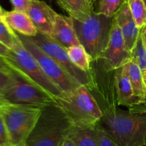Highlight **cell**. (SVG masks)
<instances>
[{"mask_svg":"<svg viewBox=\"0 0 146 146\" xmlns=\"http://www.w3.org/2000/svg\"><path fill=\"white\" fill-rule=\"evenodd\" d=\"M98 125L118 146H146V102L124 110L117 102L101 107Z\"/></svg>","mask_w":146,"mask_h":146,"instance_id":"6da1fadb","label":"cell"},{"mask_svg":"<svg viewBox=\"0 0 146 146\" xmlns=\"http://www.w3.org/2000/svg\"><path fill=\"white\" fill-rule=\"evenodd\" d=\"M73 124L56 103L47 106L42 110L26 146H61Z\"/></svg>","mask_w":146,"mask_h":146,"instance_id":"7a4b0ae2","label":"cell"},{"mask_svg":"<svg viewBox=\"0 0 146 146\" xmlns=\"http://www.w3.org/2000/svg\"><path fill=\"white\" fill-rule=\"evenodd\" d=\"M113 19V17L96 11L84 21L73 19L80 44L85 48L92 61L99 60L108 46Z\"/></svg>","mask_w":146,"mask_h":146,"instance_id":"3957f363","label":"cell"},{"mask_svg":"<svg viewBox=\"0 0 146 146\" xmlns=\"http://www.w3.org/2000/svg\"><path fill=\"white\" fill-rule=\"evenodd\" d=\"M5 59L19 76L42 88L55 100L63 94L62 91L44 73L34 56L25 48L19 37Z\"/></svg>","mask_w":146,"mask_h":146,"instance_id":"277c9868","label":"cell"},{"mask_svg":"<svg viewBox=\"0 0 146 146\" xmlns=\"http://www.w3.org/2000/svg\"><path fill=\"white\" fill-rule=\"evenodd\" d=\"M56 102L74 124L96 125L103 117V113L95 97L88 87L83 84L71 93L63 94L56 99Z\"/></svg>","mask_w":146,"mask_h":146,"instance_id":"5b68a950","label":"cell"},{"mask_svg":"<svg viewBox=\"0 0 146 146\" xmlns=\"http://www.w3.org/2000/svg\"><path fill=\"white\" fill-rule=\"evenodd\" d=\"M42 110L30 106L0 104V113L8 131L11 146H26Z\"/></svg>","mask_w":146,"mask_h":146,"instance_id":"8992f818","label":"cell"},{"mask_svg":"<svg viewBox=\"0 0 146 146\" xmlns=\"http://www.w3.org/2000/svg\"><path fill=\"white\" fill-rule=\"evenodd\" d=\"M17 34L25 48L38 62L47 77L62 91L63 94L71 93L81 85L64 67L37 46L29 37Z\"/></svg>","mask_w":146,"mask_h":146,"instance_id":"52a82bcc","label":"cell"},{"mask_svg":"<svg viewBox=\"0 0 146 146\" xmlns=\"http://www.w3.org/2000/svg\"><path fill=\"white\" fill-rule=\"evenodd\" d=\"M1 103L44 109L56 102L55 98L46 91L19 76L17 82L0 95Z\"/></svg>","mask_w":146,"mask_h":146,"instance_id":"ba28073f","label":"cell"},{"mask_svg":"<svg viewBox=\"0 0 146 146\" xmlns=\"http://www.w3.org/2000/svg\"><path fill=\"white\" fill-rule=\"evenodd\" d=\"M30 38L43 51L64 67L80 84L86 86L88 89L92 87L94 79L91 70L90 72L83 71L74 65L68 56L66 49L59 44L54 37L38 32L35 37Z\"/></svg>","mask_w":146,"mask_h":146,"instance_id":"9c48e42d","label":"cell"},{"mask_svg":"<svg viewBox=\"0 0 146 146\" xmlns=\"http://www.w3.org/2000/svg\"><path fill=\"white\" fill-rule=\"evenodd\" d=\"M131 60L132 53L127 49L119 27L113 19L108 46L96 61L105 71L112 72L123 67Z\"/></svg>","mask_w":146,"mask_h":146,"instance_id":"30bf717a","label":"cell"},{"mask_svg":"<svg viewBox=\"0 0 146 146\" xmlns=\"http://www.w3.org/2000/svg\"><path fill=\"white\" fill-rule=\"evenodd\" d=\"M27 13L38 33L52 35L54 22L58 13L45 1L31 0Z\"/></svg>","mask_w":146,"mask_h":146,"instance_id":"8fae6325","label":"cell"},{"mask_svg":"<svg viewBox=\"0 0 146 146\" xmlns=\"http://www.w3.org/2000/svg\"><path fill=\"white\" fill-rule=\"evenodd\" d=\"M113 19L119 27L127 49L132 53L139 38L141 29L138 28L134 20L127 0L117 11Z\"/></svg>","mask_w":146,"mask_h":146,"instance_id":"7c38bea8","label":"cell"},{"mask_svg":"<svg viewBox=\"0 0 146 146\" xmlns=\"http://www.w3.org/2000/svg\"><path fill=\"white\" fill-rule=\"evenodd\" d=\"M114 84L118 106H125L130 108L144 103L134 94L129 78L123 67L114 70Z\"/></svg>","mask_w":146,"mask_h":146,"instance_id":"4fadbf2b","label":"cell"},{"mask_svg":"<svg viewBox=\"0 0 146 146\" xmlns=\"http://www.w3.org/2000/svg\"><path fill=\"white\" fill-rule=\"evenodd\" d=\"M51 37L66 49L80 44L71 17L57 14Z\"/></svg>","mask_w":146,"mask_h":146,"instance_id":"5bb4252c","label":"cell"},{"mask_svg":"<svg viewBox=\"0 0 146 146\" xmlns=\"http://www.w3.org/2000/svg\"><path fill=\"white\" fill-rule=\"evenodd\" d=\"M2 21L18 34L30 37H35L38 34V31L27 13L20 12L15 10L4 11Z\"/></svg>","mask_w":146,"mask_h":146,"instance_id":"9a60e30c","label":"cell"},{"mask_svg":"<svg viewBox=\"0 0 146 146\" xmlns=\"http://www.w3.org/2000/svg\"><path fill=\"white\" fill-rule=\"evenodd\" d=\"M97 125L73 124L68 137L76 146H98Z\"/></svg>","mask_w":146,"mask_h":146,"instance_id":"2e32d148","label":"cell"},{"mask_svg":"<svg viewBox=\"0 0 146 146\" xmlns=\"http://www.w3.org/2000/svg\"><path fill=\"white\" fill-rule=\"evenodd\" d=\"M61 7L69 17L78 21H84L93 14L94 4L91 0H62Z\"/></svg>","mask_w":146,"mask_h":146,"instance_id":"e0dca14e","label":"cell"},{"mask_svg":"<svg viewBox=\"0 0 146 146\" xmlns=\"http://www.w3.org/2000/svg\"><path fill=\"white\" fill-rule=\"evenodd\" d=\"M123 68L129 78L135 95L143 102H145L146 84L138 66L131 60L125 64Z\"/></svg>","mask_w":146,"mask_h":146,"instance_id":"ac0fdd59","label":"cell"},{"mask_svg":"<svg viewBox=\"0 0 146 146\" xmlns=\"http://www.w3.org/2000/svg\"><path fill=\"white\" fill-rule=\"evenodd\" d=\"M66 50L74 65L83 71H91L92 60L81 44L73 46L66 49Z\"/></svg>","mask_w":146,"mask_h":146,"instance_id":"d6986e66","label":"cell"},{"mask_svg":"<svg viewBox=\"0 0 146 146\" xmlns=\"http://www.w3.org/2000/svg\"><path fill=\"white\" fill-rule=\"evenodd\" d=\"M134 20L138 28L146 25V4L143 0H127Z\"/></svg>","mask_w":146,"mask_h":146,"instance_id":"ffe728a7","label":"cell"},{"mask_svg":"<svg viewBox=\"0 0 146 146\" xmlns=\"http://www.w3.org/2000/svg\"><path fill=\"white\" fill-rule=\"evenodd\" d=\"M132 60L135 62L141 70L146 84V50L140 34L137 44L132 52Z\"/></svg>","mask_w":146,"mask_h":146,"instance_id":"44dd1931","label":"cell"},{"mask_svg":"<svg viewBox=\"0 0 146 146\" xmlns=\"http://www.w3.org/2000/svg\"><path fill=\"white\" fill-rule=\"evenodd\" d=\"M126 0H96V12L105 14L109 17H113L120 7Z\"/></svg>","mask_w":146,"mask_h":146,"instance_id":"7402d4cb","label":"cell"},{"mask_svg":"<svg viewBox=\"0 0 146 146\" xmlns=\"http://www.w3.org/2000/svg\"><path fill=\"white\" fill-rule=\"evenodd\" d=\"M18 39L17 33L13 31L6 23L0 21V42L11 50Z\"/></svg>","mask_w":146,"mask_h":146,"instance_id":"603a6c76","label":"cell"},{"mask_svg":"<svg viewBox=\"0 0 146 146\" xmlns=\"http://www.w3.org/2000/svg\"><path fill=\"white\" fill-rule=\"evenodd\" d=\"M18 77L17 73L10 74L0 70V95L4 94L17 82Z\"/></svg>","mask_w":146,"mask_h":146,"instance_id":"cb8c5ba5","label":"cell"},{"mask_svg":"<svg viewBox=\"0 0 146 146\" xmlns=\"http://www.w3.org/2000/svg\"><path fill=\"white\" fill-rule=\"evenodd\" d=\"M98 130V146H118L114 141H113L104 130L97 125Z\"/></svg>","mask_w":146,"mask_h":146,"instance_id":"d4e9b609","label":"cell"},{"mask_svg":"<svg viewBox=\"0 0 146 146\" xmlns=\"http://www.w3.org/2000/svg\"><path fill=\"white\" fill-rule=\"evenodd\" d=\"M0 146H11L8 131L0 113Z\"/></svg>","mask_w":146,"mask_h":146,"instance_id":"484cf974","label":"cell"},{"mask_svg":"<svg viewBox=\"0 0 146 146\" xmlns=\"http://www.w3.org/2000/svg\"><path fill=\"white\" fill-rule=\"evenodd\" d=\"M15 11L27 13L31 4V0H10Z\"/></svg>","mask_w":146,"mask_h":146,"instance_id":"4316f807","label":"cell"},{"mask_svg":"<svg viewBox=\"0 0 146 146\" xmlns=\"http://www.w3.org/2000/svg\"><path fill=\"white\" fill-rule=\"evenodd\" d=\"M0 70L6 72L10 73V74H14V73H16L15 72L11 69V66L9 65V64L7 62V60H6L4 57H0Z\"/></svg>","mask_w":146,"mask_h":146,"instance_id":"83f0119b","label":"cell"},{"mask_svg":"<svg viewBox=\"0 0 146 146\" xmlns=\"http://www.w3.org/2000/svg\"><path fill=\"white\" fill-rule=\"evenodd\" d=\"M9 49L8 47H6L5 45L0 42V57H7L8 55L9 52Z\"/></svg>","mask_w":146,"mask_h":146,"instance_id":"f1b7e54d","label":"cell"},{"mask_svg":"<svg viewBox=\"0 0 146 146\" xmlns=\"http://www.w3.org/2000/svg\"><path fill=\"white\" fill-rule=\"evenodd\" d=\"M141 37H142L143 43V45L144 47H145V49L146 50V25L141 29Z\"/></svg>","mask_w":146,"mask_h":146,"instance_id":"f546056e","label":"cell"},{"mask_svg":"<svg viewBox=\"0 0 146 146\" xmlns=\"http://www.w3.org/2000/svg\"><path fill=\"white\" fill-rule=\"evenodd\" d=\"M61 146H76V145L68 137L64 140Z\"/></svg>","mask_w":146,"mask_h":146,"instance_id":"4dcf8cb0","label":"cell"},{"mask_svg":"<svg viewBox=\"0 0 146 146\" xmlns=\"http://www.w3.org/2000/svg\"><path fill=\"white\" fill-rule=\"evenodd\" d=\"M4 11L2 9L1 7L0 6V21H2V17H3V14H4Z\"/></svg>","mask_w":146,"mask_h":146,"instance_id":"1f68e13d","label":"cell"},{"mask_svg":"<svg viewBox=\"0 0 146 146\" xmlns=\"http://www.w3.org/2000/svg\"><path fill=\"white\" fill-rule=\"evenodd\" d=\"M56 1H57V3H58V5H59L60 7H61V3H62V0H56Z\"/></svg>","mask_w":146,"mask_h":146,"instance_id":"d6a6232c","label":"cell"},{"mask_svg":"<svg viewBox=\"0 0 146 146\" xmlns=\"http://www.w3.org/2000/svg\"><path fill=\"white\" fill-rule=\"evenodd\" d=\"M93 1V2L94 3V4H95V3H96V0H92Z\"/></svg>","mask_w":146,"mask_h":146,"instance_id":"836d02e7","label":"cell"},{"mask_svg":"<svg viewBox=\"0 0 146 146\" xmlns=\"http://www.w3.org/2000/svg\"><path fill=\"white\" fill-rule=\"evenodd\" d=\"M143 1H144V2H145V4H146V0H143Z\"/></svg>","mask_w":146,"mask_h":146,"instance_id":"e575fe53","label":"cell"},{"mask_svg":"<svg viewBox=\"0 0 146 146\" xmlns=\"http://www.w3.org/2000/svg\"><path fill=\"white\" fill-rule=\"evenodd\" d=\"M91 1H92V2H93V1H92V0H91ZM93 3H94V2H93Z\"/></svg>","mask_w":146,"mask_h":146,"instance_id":"d590c367","label":"cell"}]
</instances>
